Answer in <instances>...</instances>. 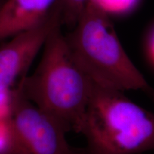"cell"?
<instances>
[{
  "label": "cell",
  "instance_id": "6da1fadb",
  "mask_svg": "<svg viewBox=\"0 0 154 154\" xmlns=\"http://www.w3.org/2000/svg\"><path fill=\"white\" fill-rule=\"evenodd\" d=\"M18 86L69 132L80 133L94 82L74 60L61 26L48 38L35 72L21 78Z\"/></svg>",
  "mask_w": 154,
  "mask_h": 154
},
{
  "label": "cell",
  "instance_id": "7a4b0ae2",
  "mask_svg": "<svg viewBox=\"0 0 154 154\" xmlns=\"http://www.w3.org/2000/svg\"><path fill=\"white\" fill-rule=\"evenodd\" d=\"M65 37L74 60L95 84L121 91L141 90L154 101V88L127 55L109 14L93 2Z\"/></svg>",
  "mask_w": 154,
  "mask_h": 154
},
{
  "label": "cell",
  "instance_id": "3957f363",
  "mask_svg": "<svg viewBox=\"0 0 154 154\" xmlns=\"http://www.w3.org/2000/svg\"><path fill=\"white\" fill-rule=\"evenodd\" d=\"M80 133L83 154H140L154 151V113L123 91L94 83Z\"/></svg>",
  "mask_w": 154,
  "mask_h": 154
},
{
  "label": "cell",
  "instance_id": "277c9868",
  "mask_svg": "<svg viewBox=\"0 0 154 154\" xmlns=\"http://www.w3.org/2000/svg\"><path fill=\"white\" fill-rule=\"evenodd\" d=\"M10 121L22 154H83L66 140V128L28 99L17 85L11 88Z\"/></svg>",
  "mask_w": 154,
  "mask_h": 154
},
{
  "label": "cell",
  "instance_id": "5b68a950",
  "mask_svg": "<svg viewBox=\"0 0 154 154\" xmlns=\"http://www.w3.org/2000/svg\"><path fill=\"white\" fill-rule=\"evenodd\" d=\"M61 18L57 5L44 20L12 36L0 47V91L11 89L26 71L48 38L61 26Z\"/></svg>",
  "mask_w": 154,
  "mask_h": 154
},
{
  "label": "cell",
  "instance_id": "8992f818",
  "mask_svg": "<svg viewBox=\"0 0 154 154\" xmlns=\"http://www.w3.org/2000/svg\"><path fill=\"white\" fill-rule=\"evenodd\" d=\"M59 0H5L0 4V17L10 36L42 22Z\"/></svg>",
  "mask_w": 154,
  "mask_h": 154
},
{
  "label": "cell",
  "instance_id": "52a82bcc",
  "mask_svg": "<svg viewBox=\"0 0 154 154\" xmlns=\"http://www.w3.org/2000/svg\"><path fill=\"white\" fill-rule=\"evenodd\" d=\"M9 116L0 119V154H22Z\"/></svg>",
  "mask_w": 154,
  "mask_h": 154
},
{
  "label": "cell",
  "instance_id": "ba28073f",
  "mask_svg": "<svg viewBox=\"0 0 154 154\" xmlns=\"http://www.w3.org/2000/svg\"><path fill=\"white\" fill-rule=\"evenodd\" d=\"M90 0H59L57 3L61 23L75 25Z\"/></svg>",
  "mask_w": 154,
  "mask_h": 154
},
{
  "label": "cell",
  "instance_id": "9c48e42d",
  "mask_svg": "<svg viewBox=\"0 0 154 154\" xmlns=\"http://www.w3.org/2000/svg\"><path fill=\"white\" fill-rule=\"evenodd\" d=\"M109 15L124 14L136 5L138 0H90Z\"/></svg>",
  "mask_w": 154,
  "mask_h": 154
},
{
  "label": "cell",
  "instance_id": "30bf717a",
  "mask_svg": "<svg viewBox=\"0 0 154 154\" xmlns=\"http://www.w3.org/2000/svg\"><path fill=\"white\" fill-rule=\"evenodd\" d=\"M9 36L8 32L7 30V28H6L5 24H4L2 20L1 17H0V40L9 37Z\"/></svg>",
  "mask_w": 154,
  "mask_h": 154
},
{
  "label": "cell",
  "instance_id": "8fae6325",
  "mask_svg": "<svg viewBox=\"0 0 154 154\" xmlns=\"http://www.w3.org/2000/svg\"><path fill=\"white\" fill-rule=\"evenodd\" d=\"M150 49H151V54L154 59V31L151 35V40H150Z\"/></svg>",
  "mask_w": 154,
  "mask_h": 154
}]
</instances>
